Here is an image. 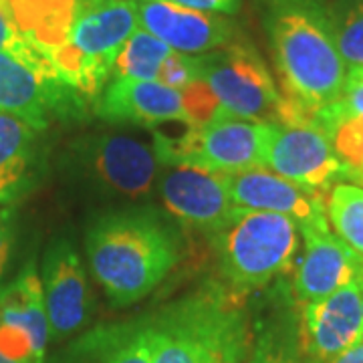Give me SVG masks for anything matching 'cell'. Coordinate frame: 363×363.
<instances>
[{
    "label": "cell",
    "instance_id": "cell-24",
    "mask_svg": "<svg viewBox=\"0 0 363 363\" xmlns=\"http://www.w3.org/2000/svg\"><path fill=\"white\" fill-rule=\"evenodd\" d=\"M327 214L337 236L363 257V188L337 184L327 202Z\"/></svg>",
    "mask_w": 363,
    "mask_h": 363
},
{
    "label": "cell",
    "instance_id": "cell-27",
    "mask_svg": "<svg viewBox=\"0 0 363 363\" xmlns=\"http://www.w3.org/2000/svg\"><path fill=\"white\" fill-rule=\"evenodd\" d=\"M337 105L345 116H363V69L347 71Z\"/></svg>",
    "mask_w": 363,
    "mask_h": 363
},
{
    "label": "cell",
    "instance_id": "cell-26",
    "mask_svg": "<svg viewBox=\"0 0 363 363\" xmlns=\"http://www.w3.org/2000/svg\"><path fill=\"white\" fill-rule=\"evenodd\" d=\"M160 83L174 87V89L184 91L188 85H192L196 79V63L194 55H184V52H172L166 63L160 71Z\"/></svg>",
    "mask_w": 363,
    "mask_h": 363
},
{
    "label": "cell",
    "instance_id": "cell-23",
    "mask_svg": "<svg viewBox=\"0 0 363 363\" xmlns=\"http://www.w3.org/2000/svg\"><path fill=\"white\" fill-rule=\"evenodd\" d=\"M327 6L347 71L363 69V0H327Z\"/></svg>",
    "mask_w": 363,
    "mask_h": 363
},
{
    "label": "cell",
    "instance_id": "cell-28",
    "mask_svg": "<svg viewBox=\"0 0 363 363\" xmlns=\"http://www.w3.org/2000/svg\"><path fill=\"white\" fill-rule=\"evenodd\" d=\"M184 9L202 11V13H224L234 14L240 9V0H168Z\"/></svg>",
    "mask_w": 363,
    "mask_h": 363
},
{
    "label": "cell",
    "instance_id": "cell-12",
    "mask_svg": "<svg viewBox=\"0 0 363 363\" xmlns=\"http://www.w3.org/2000/svg\"><path fill=\"white\" fill-rule=\"evenodd\" d=\"M267 168L315 194L345 178V168L335 156L329 138L321 130L307 125L272 123Z\"/></svg>",
    "mask_w": 363,
    "mask_h": 363
},
{
    "label": "cell",
    "instance_id": "cell-32",
    "mask_svg": "<svg viewBox=\"0 0 363 363\" xmlns=\"http://www.w3.org/2000/svg\"><path fill=\"white\" fill-rule=\"evenodd\" d=\"M351 180H355V182H359L363 186V169H359V172H355L353 176H351Z\"/></svg>",
    "mask_w": 363,
    "mask_h": 363
},
{
    "label": "cell",
    "instance_id": "cell-18",
    "mask_svg": "<svg viewBox=\"0 0 363 363\" xmlns=\"http://www.w3.org/2000/svg\"><path fill=\"white\" fill-rule=\"evenodd\" d=\"M55 363H152L147 321L99 325L69 343Z\"/></svg>",
    "mask_w": 363,
    "mask_h": 363
},
{
    "label": "cell",
    "instance_id": "cell-22",
    "mask_svg": "<svg viewBox=\"0 0 363 363\" xmlns=\"http://www.w3.org/2000/svg\"><path fill=\"white\" fill-rule=\"evenodd\" d=\"M166 43L156 39L147 30L138 28L117 55L113 77H130L140 81H157L160 71L172 55Z\"/></svg>",
    "mask_w": 363,
    "mask_h": 363
},
{
    "label": "cell",
    "instance_id": "cell-7",
    "mask_svg": "<svg viewBox=\"0 0 363 363\" xmlns=\"http://www.w3.org/2000/svg\"><path fill=\"white\" fill-rule=\"evenodd\" d=\"M77 91L69 87L37 43L18 35L0 51V113L21 119L33 130H45L51 111L75 109Z\"/></svg>",
    "mask_w": 363,
    "mask_h": 363
},
{
    "label": "cell",
    "instance_id": "cell-11",
    "mask_svg": "<svg viewBox=\"0 0 363 363\" xmlns=\"http://www.w3.org/2000/svg\"><path fill=\"white\" fill-rule=\"evenodd\" d=\"M160 196L178 220L212 236L226 228L240 210L228 196L224 174L184 164H166L162 168Z\"/></svg>",
    "mask_w": 363,
    "mask_h": 363
},
{
    "label": "cell",
    "instance_id": "cell-2",
    "mask_svg": "<svg viewBox=\"0 0 363 363\" xmlns=\"http://www.w3.org/2000/svg\"><path fill=\"white\" fill-rule=\"evenodd\" d=\"M264 28L285 97L321 109L337 101L347 67L327 0H264Z\"/></svg>",
    "mask_w": 363,
    "mask_h": 363
},
{
    "label": "cell",
    "instance_id": "cell-29",
    "mask_svg": "<svg viewBox=\"0 0 363 363\" xmlns=\"http://www.w3.org/2000/svg\"><path fill=\"white\" fill-rule=\"evenodd\" d=\"M18 37V26L11 0H0V51H6Z\"/></svg>",
    "mask_w": 363,
    "mask_h": 363
},
{
    "label": "cell",
    "instance_id": "cell-16",
    "mask_svg": "<svg viewBox=\"0 0 363 363\" xmlns=\"http://www.w3.org/2000/svg\"><path fill=\"white\" fill-rule=\"evenodd\" d=\"M305 255L295 274V295L305 305L321 301L363 277V257L327 228L301 230Z\"/></svg>",
    "mask_w": 363,
    "mask_h": 363
},
{
    "label": "cell",
    "instance_id": "cell-14",
    "mask_svg": "<svg viewBox=\"0 0 363 363\" xmlns=\"http://www.w3.org/2000/svg\"><path fill=\"white\" fill-rule=\"evenodd\" d=\"M43 297L51 339L63 341L89 319V285L83 262L69 240H55L43 260Z\"/></svg>",
    "mask_w": 363,
    "mask_h": 363
},
{
    "label": "cell",
    "instance_id": "cell-8",
    "mask_svg": "<svg viewBox=\"0 0 363 363\" xmlns=\"http://www.w3.org/2000/svg\"><path fill=\"white\" fill-rule=\"evenodd\" d=\"M196 79L216 97L220 113L267 121L277 119L281 95L257 49L248 43H226L220 49L194 55Z\"/></svg>",
    "mask_w": 363,
    "mask_h": 363
},
{
    "label": "cell",
    "instance_id": "cell-17",
    "mask_svg": "<svg viewBox=\"0 0 363 363\" xmlns=\"http://www.w3.org/2000/svg\"><path fill=\"white\" fill-rule=\"evenodd\" d=\"M97 116L113 123L128 121L150 128L166 121H184L190 125L182 91L160 81L130 77H113L105 85L97 104Z\"/></svg>",
    "mask_w": 363,
    "mask_h": 363
},
{
    "label": "cell",
    "instance_id": "cell-6",
    "mask_svg": "<svg viewBox=\"0 0 363 363\" xmlns=\"http://www.w3.org/2000/svg\"><path fill=\"white\" fill-rule=\"evenodd\" d=\"M271 133V121L240 119L218 111L204 125L188 128L178 140L154 131V142L162 166L184 164L212 174H234L267 168Z\"/></svg>",
    "mask_w": 363,
    "mask_h": 363
},
{
    "label": "cell",
    "instance_id": "cell-19",
    "mask_svg": "<svg viewBox=\"0 0 363 363\" xmlns=\"http://www.w3.org/2000/svg\"><path fill=\"white\" fill-rule=\"evenodd\" d=\"M0 323L11 325L26 333L35 353L45 362L47 345L51 341L49 317L45 309L43 283L39 274L28 269L13 285H9L0 295Z\"/></svg>",
    "mask_w": 363,
    "mask_h": 363
},
{
    "label": "cell",
    "instance_id": "cell-21",
    "mask_svg": "<svg viewBox=\"0 0 363 363\" xmlns=\"http://www.w3.org/2000/svg\"><path fill=\"white\" fill-rule=\"evenodd\" d=\"M319 130L333 145L335 156L345 168V178L363 169V116H345L335 101L321 109Z\"/></svg>",
    "mask_w": 363,
    "mask_h": 363
},
{
    "label": "cell",
    "instance_id": "cell-13",
    "mask_svg": "<svg viewBox=\"0 0 363 363\" xmlns=\"http://www.w3.org/2000/svg\"><path fill=\"white\" fill-rule=\"evenodd\" d=\"M226 190L236 208L285 214L298 230L327 228V208L321 194L303 190L283 176L262 168L224 174Z\"/></svg>",
    "mask_w": 363,
    "mask_h": 363
},
{
    "label": "cell",
    "instance_id": "cell-5",
    "mask_svg": "<svg viewBox=\"0 0 363 363\" xmlns=\"http://www.w3.org/2000/svg\"><path fill=\"white\" fill-rule=\"evenodd\" d=\"M214 238L222 277L242 293L269 285L289 269L298 247V226L285 214L240 208Z\"/></svg>",
    "mask_w": 363,
    "mask_h": 363
},
{
    "label": "cell",
    "instance_id": "cell-4",
    "mask_svg": "<svg viewBox=\"0 0 363 363\" xmlns=\"http://www.w3.org/2000/svg\"><path fill=\"white\" fill-rule=\"evenodd\" d=\"M138 30L131 0H75L65 40L49 49L61 79L79 95H101L117 55Z\"/></svg>",
    "mask_w": 363,
    "mask_h": 363
},
{
    "label": "cell",
    "instance_id": "cell-20",
    "mask_svg": "<svg viewBox=\"0 0 363 363\" xmlns=\"http://www.w3.org/2000/svg\"><path fill=\"white\" fill-rule=\"evenodd\" d=\"M33 140V128L9 113H0V204L23 184L30 164Z\"/></svg>",
    "mask_w": 363,
    "mask_h": 363
},
{
    "label": "cell",
    "instance_id": "cell-15",
    "mask_svg": "<svg viewBox=\"0 0 363 363\" xmlns=\"http://www.w3.org/2000/svg\"><path fill=\"white\" fill-rule=\"evenodd\" d=\"M138 25L166 43L172 51L204 55L220 49L234 37V25L216 13L184 9L168 0H131Z\"/></svg>",
    "mask_w": 363,
    "mask_h": 363
},
{
    "label": "cell",
    "instance_id": "cell-33",
    "mask_svg": "<svg viewBox=\"0 0 363 363\" xmlns=\"http://www.w3.org/2000/svg\"><path fill=\"white\" fill-rule=\"evenodd\" d=\"M0 363H18V362H14V359H11V357H6L4 353H0Z\"/></svg>",
    "mask_w": 363,
    "mask_h": 363
},
{
    "label": "cell",
    "instance_id": "cell-10",
    "mask_svg": "<svg viewBox=\"0 0 363 363\" xmlns=\"http://www.w3.org/2000/svg\"><path fill=\"white\" fill-rule=\"evenodd\" d=\"M363 339V277L321 301L305 303L298 341L311 363L333 362Z\"/></svg>",
    "mask_w": 363,
    "mask_h": 363
},
{
    "label": "cell",
    "instance_id": "cell-30",
    "mask_svg": "<svg viewBox=\"0 0 363 363\" xmlns=\"http://www.w3.org/2000/svg\"><path fill=\"white\" fill-rule=\"evenodd\" d=\"M11 245H13V236H11V224L6 218V212L0 208V277L6 269L9 255H11Z\"/></svg>",
    "mask_w": 363,
    "mask_h": 363
},
{
    "label": "cell",
    "instance_id": "cell-31",
    "mask_svg": "<svg viewBox=\"0 0 363 363\" xmlns=\"http://www.w3.org/2000/svg\"><path fill=\"white\" fill-rule=\"evenodd\" d=\"M329 363H363V339Z\"/></svg>",
    "mask_w": 363,
    "mask_h": 363
},
{
    "label": "cell",
    "instance_id": "cell-25",
    "mask_svg": "<svg viewBox=\"0 0 363 363\" xmlns=\"http://www.w3.org/2000/svg\"><path fill=\"white\" fill-rule=\"evenodd\" d=\"M247 363H311L301 350L298 333L286 325H269L260 331Z\"/></svg>",
    "mask_w": 363,
    "mask_h": 363
},
{
    "label": "cell",
    "instance_id": "cell-1",
    "mask_svg": "<svg viewBox=\"0 0 363 363\" xmlns=\"http://www.w3.org/2000/svg\"><path fill=\"white\" fill-rule=\"evenodd\" d=\"M91 272L116 307L150 295L178 264L180 238L152 210L107 212L85 234Z\"/></svg>",
    "mask_w": 363,
    "mask_h": 363
},
{
    "label": "cell",
    "instance_id": "cell-3",
    "mask_svg": "<svg viewBox=\"0 0 363 363\" xmlns=\"http://www.w3.org/2000/svg\"><path fill=\"white\" fill-rule=\"evenodd\" d=\"M145 321L152 363H247L252 351L238 291L206 286Z\"/></svg>",
    "mask_w": 363,
    "mask_h": 363
},
{
    "label": "cell",
    "instance_id": "cell-9",
    "mask_svg": "<svg viewBox=\"0 0 363 363\" xmlns=\"http://www.w3.org/2000/svg\"><path fill=\"white\" fill-rule=\"evenodd\" d=\"M81 152L87 178L105 194L123 198L147 196L164 168L154 140L145 143L123 133L89 138Z\"/></svg>",
    "mask_w": 363,
    "mask_h": 363
}]
</instances>
